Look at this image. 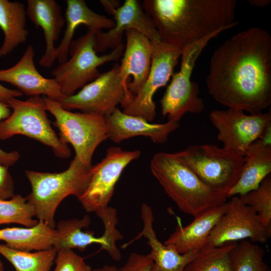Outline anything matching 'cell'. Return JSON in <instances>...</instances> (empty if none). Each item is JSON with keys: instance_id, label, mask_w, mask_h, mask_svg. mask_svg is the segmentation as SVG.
Segmentation results:
<instances>
[{"instance_id": "cell-4", "label": "cell", "mask_w": 271, "mask_h": 271, "mask_svg": "<svg viewBox=\"0 0 271 271\" xmlns=\"http://www.w3.org/2000/svg\"><path fill=\"white\" fill-rule=\"evenodd\" d=\"M91 167H86L74 156L68 168L61 172L26 170L32 188L26 198L34 207L38 220L55 229L57 207L67 196L74 195L78 199L84 193L90 180Z\"/></svg>"}, {"instance_id": "cell-26", "label": "cell", "mask_w": 271, "mask_h": 271, "mask_svg": "<svg viewBox=\"0 0 271 271\" xmlns=\"http://www.w3.org/2000/svg\"><path fill=\"white\" fill-rule=\"evenodd\" d=\"M57 236L52 229L39 221L32 227H7L0 229V240L9 247L23 251L42 250L53 247Z\"/></svg>"}, {"instance_id": "cell-28", "label": "cell", "mask_w": 271, "mask_h": 271, "mask_svg": "<svg viewBox=\"0 0 271 271\" xmlns=\"http://www.w3.org/2000/svg\"><path fill=\"white\" fill-rule=\"evenodd\" d=\"M237 242L202 249L183 271H234L230 252Z\"/></svg>"}, {"instance_id": "cell-31", "label": "cell", "mask_w": 271, "mask_h": 271, "mask_svg": "<svg viewBox=\"0 0 271 271\" xmlns=\"http://www.w3.org/2000/svg\"><path fill=\"white\" fill-rule=\"evenodd\" d=\"M256 213L262 224L271 228V177L267 176L255 189L238 196Z\"/></svg>"}, {"instance_id": "cell-12", "label": "cell", "mask_w": 271, "mask_h": 271, "mask_svg": "<svg viewBox=\"0 0 271 271\" xmlns=\"http://www.w3.org/2000/svg\"><path fill=\"white\" fill-rule=\"evenodd\" d=\"M151 42L153 52L148 77L122 111L127 114L141 117L149 122L153 121L157 115L153 96L158 89L167 84L174 74L182 50L161 41Z\"/></svg>"}, {"instance_id": "cell-6", "label": "cell", "mask_w": 271, "mask_h": 271, "mask_svg": "<svg viewBox=\"0 0 271 271\" xmlns=\"http://www.w3.org/2000/svg\"><path fill=\"white\" fill-rule=\"evenodd\" d=\"M7 105L13 111L0 122L1 140L24 135L50 147L58 157L66 159L70 156L68 144L61 140L51 125L43 96H32L26 100L13 98Z\"/></svg>"}, {"instance_id": "cell-24", "label": "cell", "mask_w": 271, "mask_h": 271, "mask_svg": "<svg viewBox=\"0 0 271 271\" xmlns=\"http://www.w3.org/2000/svg\"><path fill=\"white\" fill-rule=\"evenodd\" d=\"M270 172L271 146L257 140L247 150L239 177L227 193V198L241 196L255 189Z\"/></svg>"}, {"instance_id": "cell-25", "label": "cell", "mask_w": 271, "mask_h": 271, "mask_svg": "<svg viewBox=\"0 0 271 271\" xmlns=\"http://www.w3.org/2000/svg\"><path fill=\"white\" fill-rule=\"evenodd\" d=\"M27 18L23 3L0 0V29L4 34V42L0 48V58L7 56L26 41L28 36L26 29Z\"/></svg>"}, {"instance_id": "cell-40", "label": "cell", "mask_w": 271, "mask_h": 271, "mask_svg": "<svg viewBox=\"0 0 271 271\" xmlns=\"http://www.w3.org/2000/svg\"><path fill=\"white\" fill-rule=\"evenodd\" d=\"M92 271H121V270L115 266L105 265L100 268H94Z\"/></svg>"}, {"instance_id": "cell-38", "label": "cell", "mask_w": 271, "mask_h": 271, "mask_svg": "<svg viewBox=\"0 0 271 271\" xmlns=\"http://www.w3.org/2000/svg\"><path fill=\"white\" fill-rule=\"evenodd\" d=\"M271 123L267 125L263 130L259 140L263 144L271 146Z\"/></svg>"}, {"instance_id": "cell-32", "label": "cell", "mask_w": 271, "mask_h": 271, "mask_svg": "<svg viewBox=\"0 0 271 271\" xmlns=\"http://www.w3.org/2000/svg\"><path fill=\"white\" fill-rule=\"evenodd\" d=\"M53 271H92L83 258L72 249H61L57 251Z\"/></svg>"}, {"instance_id": "cell-14", "label": "cell", "mask_w": 271, "mask_h": 271, "mask_svg": "<svg viewBox=\"0 0 271 271\" xmlns=\"http://www.w3.org/2000/svg\"><path fill=\"white\" fill-rule=\"evenodd\" d=\"M209 118L223 147L244 157L249 147L271 123V113L246 114L241 110L227 108L212 110Z\"/></svg>"}, {"instance_id": "cell-34", "label": "cell", "mask_w": 271, "mask_h": 271, "mask_svg": "<svg viewBox=\"0 0 271 271\" xmlns=\"http://www.w3.org/2000/svg\"><path fill=\"white\" fill-rule=\"evenodd\" d=\"M11 113L12 111L7 104L0 102V122L8 118ZM20 157L17 151L8 152L0 149V165L10 167L19 160Z\"/></svg>"}, {"instance_id": "cell-18", "label": "cell", "mask_w": 271, "mask_h": 271, "mask_svg": "<svg viewBox=\"0 0 271 271\" xmlns=\"http://www.w3.org/2000/svg\"><path fill=\"white\" fill-rule=\"evenodd\" d=\"M124 34L126 42L119 65V76L123 85L134 96L150 72L153 46L147 37L136 30H127Z\"/></svg>"}, {"instance_id": "cell-39", "label": "cell", "mask_w": 271, "mask_h": 271, "mask_svg": "<svg viewBox=\"0 0 271 271\" xmlns=\"http://www.w3.org/2000/svg\"><path fill=\"white\" fill-rule=\"evenodd\" d=\"M248 3L252 6L263 8L268 6L271 3L270 0H249Z\"/></svg>"}, {"instance_id": "cell-37", "label": "cell", "mask_w": 271, "mask_h": 271, "mask_svg": "<svg viewBox=\"0 0 271 271\" xmlns=\"http://www.w3.org/2000/svg\"><path fill=\"white\" fill-rule=\"evenodd\" d=\"M99 3L105 12L113 15L115 11L120 6V2L115 0H100Z\"/></svg>"}, {"instance_id": "cell-15", "label": "cell", "mask_w": 271, "mask_h": 271, "mask_svg": "<svg viewBox=\"0 0 271 271\" xmlns=\"http://www.w3.org/2000/svg\"><path fill=\"white\" fill-rule=\"evenodd\" d=\"M270 236L271 228L264 227L256 212L244 204L238 196H235L229 201L227 210L212 230L203 249L247 238L252 242L265 243Z\"/></svg>"}, {"instance_id": "cell-1", "label": "cell", "mask_w": 271, "mask_h": 271, "mask_svg": "<svg viewBox=\"0 0 271 271\" xmlns=\"http://www.w3.org/2000/svg\"><path fill=\"white\" fill-rule=\"evenodd\" d=\"M208 92L228 108L262 112L271 104V36L253 27L239 32L214 52Z\"/></svg>"}, {"instance_id": "cell-8", "label": "cell", "mask_w": 271, "mask_h": 271, "mask_svg": "<svg viewBox=\"0 0 271 271\" xmlns=\"http://www.w3.org/2000/svg\"><path fill=\"white\" fill-rule=\"evenodd\" d=\"M176 153L207 186L226 194L237 181L244 162V157L211 144L192 145Z\"/></svg>"}, {"instance_id": "cell-41", "label": "cell", "mask_w": 271, "mask_h": 271, "mask_svg": "<svg viewBox=\"0 0 271 271\" xmlns=\"http://www.w3.org/2000/svg\"><path fill=\"white\" fill-rule=\"evenodd\" d=\"M0 271H4V264L1 258H0Z\"/></svg>"}, {"instance_id": "cell-20", "label": "cell", "mask_w": 271, "mask_h": 271, "mask_svg": "<svg viewBox=\"0 0 271 271\" xmlns=\"http://www.w3.org/2000/svg\"><path fill=\"white\" fill-rule=\"evenodd\" d=\"M229 201L209 209L194 217L188 225L183 226L178 220L175 230L164 244L173 247L179 253L199 252L206 244L213 229L227 210Z\"/></svg>"}, {"instance_id": "cell-33", "label": "cell", "mask_w": 271, "mask_h": 271, "mask_svg": "<svg viewBox=\"0 0 271 271\" xmlns=\"http://www.w3.org/2000/svg\"><path fill=\"white\" fill-rule=\"evenodd\" d=\"M153 264V261L149 254L133 252L120 269L121 271H151Z\"/></svg>"}, {"instance_id": "cell-5", "label": "cell", "mask_w": 271, "mask_h": 271, "mask_svg": "<svg viewBox=\"0 0 271 271\" xmlns=\"http://www.w3.org/2000/svg\"><path fill=\"white\" fill-rule=\"evenodd\" d=\"M47 111L54 117L53 125L59 130V138L70 144L78 159L91 168L93 153L103 141L108 139L105 117L92 113L73 112L63 108L57 101L43 96Z\"/></svg>"}, {"instance_id": "cell-7", "label": "cell", "mask_w": 271, "mask_h": 271, "mask_svg": "<svg viewBox=\"0 0 271 271\" xmlns=\"http://www.w3.org/2000/svg\"><path fill=\"white\" fill-rule=\"evenodd\" d=\"M95 33L88 29L84 35L72 40L69 53L71 57L52 72L53 78L65 96L74 94L96 79L100 75V66L117 61L122 56L125 48L122 43L107 54L97 55L94 49Z\"/></svg>"}, {"instance_id": "cell-2", "label": "cell", "mask_w": 271, "mask_h": 271, "mask_svg": "<svg viewBox=\"0 0 271 271\" xmlns=\"http://www.w3.org/2000/svg\"><path fill=\"white\" fill-rule=\"evenodd\" d=\"M236 0H144L160 41L181 50L236 26Z\"/></svg>"}, {"instance_id": "cell-17", "label": "cell", "mask_w": 271, "mask_h": 271, "mask_svg": "<svg viewBox=\"0 0 271 271\" xmlns=\"http://www.w3.org/2000/svg\"><path fill=\"white\" fill-rule=\"evenodd\" d=\"M35 50L29 45L19 61L12 67L0 70V82H6L16 87L27 96H46L60 102L65 96L54 78L43 76L34 62Z\"/></svg>"}, {"instance_id": "cell-36", "label": "cell", "mask_w": 271, "mask_h": 271, "mask_svg": "<svg viewBox=\"0 0 271 271\" xmlns=\"http://www.w3.org/2000/svg\"><path fill=\"white\" fill-rule=\"evenodd\" d=\"M23 94L18 89L7 88L0 84V102L7 104L9 100L13 98L21 96Z\"/></svg>"}, {"instance_id": "cell-35", "label": "cell", "mask_w": 271, "mask_h": 271, "mask_svg": "<svg viewBox=\"0 0 271 271\" xmlns=\"http://www.w3.org/2000/svg\"><path fill=\"white\" fill-rule=\"evenodd\" d=\"M8 168L0 165V199H9L15 195L14 182Z\"/></svg>"}, {"instance_id": "cell-13", "label": "cell", "mask_w": 271, "mask_h": 271, "mask_svg": "<svg viewBox=\"0 0 271 271\" xmlns=\"http://www.w3.org/2000/svg\"><path fill=\"white\" fill-rule=\"evenodd\" d=\"M141 156L139 150L124 151L110 147L105 157L91 167V177L84 193L78 199L87 212H97L108 206L115 185L125 167Z\"/></svg>"}, {"instance_id": "cell-27", "label": "cell", "mask_w": 271, "mask_h": 271, "mask_svg": "<svg viewBox=\"0 0 271 271\" xmlns=\"http://www.w3.org/2000/svg\"><path fill=\"white\" fill-rule=\"evenodd\" d=\"M57 253L54 247L31 252L12 249L0 243V254L11 262L16 271H50Z\"/></svg>"}, {"instance_id": "cell-9", "label": "cell", "mask_w": 271, "mask_h": 271, "mask_svg": "<svg viewBox=\"0 0 271 271\" xmlns=\"http://www.w3.org/2000/svg\"><path fill=\"white\" fill-rule=\"evenodd\" d=\"M216 36H208L182 49L180 70L173 75L160 101L162 114L167 116L168 120L179 122L186 113L199 114L204 109L203 100L199 96L198 85L191 77L198 57Z\"/></svg>"}, {"instance_id": "cell-16", "label": "cell", "mask_w": 271, "mask_h": 271, "mask_svg": "<svg viewBox=\"0 0 271 271\" xmlns=\"http://www.w3.org/2000/svg\"><path fill=\"white\" fill-rule=\"evenodd\" d=\"M114 27L106 32L98 31L95 35L94 49L96 53L114 49L121 43L123 34L130 29L136 30L151 41H160L159 33L149 15L137 0H126L113 14Z\"/></svg>"}, {"instance_id": "cell-30", "label": "cell", "mask_w": 271, "mask_h": 271, "mask_svg": "<svg viewBox=\"0 0 271 271\" xmlns=\"http://www.w3.org/2000/svg\"><path fill=\"white\" fill-rule=\"evenodd\" d=\"M264 254L265 251L259 245L241 240L230 252L234 271H269L264 261Z\"/></svg>"}, {"instance_id": "cell-21", "label": "cell", "mask_w": 271, "mask_h": 271, "mask_svg": "<svg viewBox=\"0 0 271 271\" xmlns=\"http://www.w3.org/2000/svg\"><path fill=\"white\" fill-rule=\"evenodd\" d=\"M105 118L108 139L117 144L136 136L149 137L155 143L163 144L180 126L179 122L171 120L152 123L141 117L127 114L118 107Z\"/></svg>"}, {"instance_id": "cell-23", "label": "cell", "mask_w": 271, "mask_h": 271, "mask_svg": "<svg viewBox=\"0 0 271 271\" xmlns=\"http://www.w3.org/2000/svg\"><path fill=\"white\" fill-rule=\"evenodd\" d=\"M65 14L66 29L63 37L56 47V58L60 64L68 59L70 46L77 28L84 25L95 32L103 29H110L114 26L113 20L92 11L83 0H67Z\"/></svg>"}, {"instance_id": "cell-22", "label": "cell", "mask_w": 271, "mask_h": 271, "mask_svg": "<svg viewBox=\"0 0 271 271\" xmlns=\"http://www.w3.org/2000/svg\"><path fill=\"white\" fill-rule=\"evenodd\" d=\"M27 17L44 33L45 51L39 63L44 67L52 66L57 59L55 42L65 24L60 5L55 0H27Z\"/></svg>"}, {"instance_id": "cell-19", "label": "cell", "mask_w": 271, "mask_h": 271, "mask_svg": "<svg viewBox=\"0 0 271 271\" xmlns=\"http://www.w3.org/2000/svg\"><path fill=\"white\" fill-rule=\"evenodd\" d=\"M141 214L143 223L142 230L132 240L122 244L121 248L124 249L133 242L144 237L147 239L151 247L149 254L153 261L151 271H183L200 251L180 254L173 247L162 243L158 239L154 229V218L151 207L143 203L141 208Z\"/></svg>"}, {"instance_id": "cell-11", "label": "cell", "mask_w": 271, "mask_h": 271, "mask_svg": "<svg viewBox=\"0 0 271 271\" xmlns=\"http://www.w3.org/2000/svg\"><path fill=\"white\" fill-rule=\"evenodd\" d=\"M96 214L104 225L102 236L96 237L93 231L82 230L91 223L88 215L81 219L60 220L56 225L57 236L53 247L57 251L61 249L84 251L89 245L97 243L101 245L113 259L120 261L121 255L116 242L122 239L123 236L116 228L118 218L116 208L108 206Z\"/></svg>"}, {"instance_id": "cell-10", "label": "cell", "mask_w": 271, "mask_h": 271, "mask_svg": "<svg viewBox=\"0 0 271 271\" xmlns=\"http://www.w3.org/2000/svg\"><path fill=\"white\" fill-rule=\"evenodd\" d=\"M133 96L122 83L119 64L114 63L109 71L84 86L77 93L65 96L58 102L66 110H79L105 117L120 104L124 108Z\"/></svg>"}, {"instance_id": "cell-29", "label": "cell", "mask_w": 271, "mask_h": 271, "mask_svg": "<svg viewBox=\"0 0 271 271\" xmlns=\"http://www.w3.org/2000/svg\"><path fill=\"white\" fill-rule=\"evenodd\" d=\"M35 216L34 207L20 194H15L9 199H0V226L17 223L32 227L39 222L33 218Z\"/></svg>"}, {"instance_id": "cell-3", "label": "cell", "mask_w": 271, "mask_h": 271, "mask_svg": "<svg viewBox=\"0 0 271 271\" xmlns=\"http://www.w3.org/2000/svg\"><path fill=\"white\" fill-rule=\"evenodd\" d=\"M150 169L168 197L185 214L195 217L227 201V194L207 186L176 153H156Z\"/></svg>"}]
</instances>
